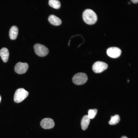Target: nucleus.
I'll list each match as a JSON object with an SVG mask.
<instances>
[{
    "mask_svg": "<svg viewBox=\"0 0 138 138\" xmlns=\"http://www.w3.org/2000/svg\"><path fill=\"white\" fill-rule=\"evenodd\" d=\"M28 67V64L27 63L19 62L15 65L14 70L17 74H22L25 73L27 71Z\"/></svg>",
    "mask_w": 138,
    "mask_h": 138,
    "instance_id": "0eeeda50",
    "label": "nucleus"
},
{
    "mask_svg": "<svg viewBox=\"0 0 138 138\" xmlns=\"http://www.w3.org/2000/svg\"><path fill=\"white\" fill-rule=\"evenodd\" d=\"M33 48L35 53L40 57H44L49 53L48 49L44 45L38 43L34 44Z\"/></svg>",
    "mask_w": 138,
    "mask_h": 138,
    "instance_id": "20e7f679",
    "label": "nucleus"
},
{
    "mask_svg": "<svg viewBox=\"0 0 138 138\" xmlns=\"http://www.w3.org/2000/svg\"><path fill=\"white\" fill-rule=\"evenodd\" d=\"M120 118L118 114H116L114 116H112L109 123L111 125H114L118 123L120 121Z\"/></svg>",
    "mask_w": 138,
    "mask_h": 138,
    "instance_id": "4468645a",
    "label": "nucleus"
},
{
    "mask_svg": "<svg viewBox=\"0 0 138 138\" xmlns=\"http://www.w3.org/2000/svg\"><path fill=\"white\" fill-rule=\"evenodd\" d=\"M18 32V29L16 26H12L10 28L9 36L10 38L12 40H15L17 37Z\"/></svg>",
    "mask_w": 138,
    "mask_h": 138,
    "instance_id": "9b49d317",
    "label": "nucleus"
},
{
    "mask_svg": "<svg viewBox=\"0 0 138 138\" xmlns=\"http://www.w3.org/2000/svg\"><path fill=\"white\" fill-rule=\"evenodd\" d=\"M49 4L50 6L56 9H59L61 6L60 2L57 0H50Z\"/></svg>",
    "mask_w": 138,
    "mask_h": 138,
    "instance_id": "ddd939ff",
    "label": "nucleus"
},
{
    "mask_svg": "<svg viewBox=\"0 0 138 138\" xmlns=\"http://www.w3.org/2000/svg\"><path fill=\"white\" fill-rule=\"evenodd\" d=\"M9 54L8 50L7 48L4 47L1 49L0 56L4 62H6L7 61Z\"/></svg>",
    "mask_w": 138,
    "mask_h": 138,
    "instance_id": "9d476101",
    "label": "nucleus"
},
{
    "mask_svg": "<svg viewBox=\"0 0 138 138\" xmlns=\"http://www.w3.org/2000/svg\"><path fill=\"white\" fill-rule=\"evenodd\" d=\"M97 112L96 109H90L88 112V117L90 119H93L95 116Z\"/></svg>",
    "mask_w": 138,
    "mask_h": 138,
    "instance_id": "2eb2a0df",
    "label": "nucleus"
},
{
    "mask_svg": "<svg viewBox=\"0 0 138 138\" xmlns=\"http://www.w3.org/2000/svg\"><path fill=\"white\" fill-rule=\"evenodd\" d=\"M72 81L75 84L80 85L85 83L88 79L87 75L83 73L80 72L75 74L72 78Z\"/></svg>",
    "mask_w": 138,
    "mask_h": 138,
    "instance_id": "7ed1b4c3",
    "label": "nucleus"
},
{
    "mask_svg": "<svg viewBox=\"0 0 138 138\" xmlns=\"http://www.w3.org/2000/svg\"><path fill=\"white\" fill-rule=\"evenodd\" d=\"M83 19L87 24L91 25L96 23L97 19V15L92 10L87 9L83 12L82 15Z\"/></svg>",
    "mask_w": 138,
    "mask_h": 138,
    "instance_id": "f257e3e1",
    "label": "nucleus"
},
{
    "mask_svg": "<svg viewBox=\"0 0 138 138\" xmlns=\"http://www.w3.org/2000/svg\"><path fill=\"white\" fill-rule=\"evenodd\" d=\"M48 20L50 24L54 26L60 25L62 23L61 20L59 18L53 15L49 16Z\"/></svg>",
    "mask_w": 138,
    "mask_h": 138,
    "instance_id": "1a4fd4ad",
    "label": "nucleus"
},
{
    "mask_svg": "<svg viewBox=\"0 0 138 138\" xmlns=\"http://www.w3.org/2000/svg\"><path fill=\"white\" fill-rule=\"evenodd\" d=\"M29 93L23 88H19L16 91L14 96V101L17 103L20 102L28 96Z\"/></svg>",
    "mask_w": 138,
    "mask_h": 138,
    "instance_id": "f03ea898",
    "label": "nucleus"
},
{
    "mask_svg": "<svg viewBox=\"0 0 138 138\" xmlns=\"http://www.w3.org/2000/svg\"><path fill=\"white\" fill-rule=\"evenodd\" d=\"M121 53V50L117 47H111L108 48L107 50V55L113 58H116L119 57Z\"/></svg>",
    "mask_w": 138,
    "mask_h": 138,
    "instance_id": "423d86ee",
    "label": "nucleus"
},
{
    "mask_svg": "<svg viewBox=\"0 0 138 138\" xmlns=\"http://www.w3.org/2000/svg\"><path fill=\"white\" fill-rule=\"evenodd\" d=\"M41 126L43 128L48 129L52 128L54 125L53 120L51 119L46 118L43 119L40 122Z\"/></svg>",
    "mask_w": 138,
    "mask_h": 138,
    "instance_id": "6e6552de",
    "label": "nucleus"
},
{
    "mask_svg": "<svg viewBox=\"0 0 138 138\" xmlns=\"http://www.w3.org/2000/svg\"><path fill=\"white\" fill-rule=\"evenodd\" d=\"M133 3L135 4L137 3H138V1L137 0H131Z\"/></svg>",
    "mask_w": 138,
    "mask_h": 138,
    "instance_id": "dca6fc26",
    "label": "nucleus"
},
{
    "mask_svg": "<svg viewBox=\"0 0 138 138\" xmlns=\"http://www.w3.org/2000/svg\"><path fill=\"white\" fill-rule=\"evenodd\" d=\"M108 67V65L106 63L100 61H97L92 66L93 71L96 73H101Z\"/></svg>",
    "mask_w": 138,
    "mask_h": 138,
    "instance_id": "39448f33",
    "label": "nucleus"
},
{
    "mask_svg": "<svg viewBox=\"0 0 138 138\" xmlns=\"http://www.w3.org/2000/svg\"><path fill=\"white\" fill-rule=\"evenodd\" d=\"M121 138H128L125 136H123Z\"/></svg>",
    "mask_w": 138,
    "mask_h": 138,
    "instance_id": "f3484780",
    "label": "nucleus"
},
{
    "mask_svg": "<svg viewBox=\"0 0 138 138\" xmlns=\"http://www.w3.org/2000/svg\"><path fill=\"white\" fill-rule=\"evenodd\" d=\"M1 95H0V102H1Z\"/></svg>",
    "mask_w": 138,
    "mask_h": 138,
    "instance_id": "a211bd4d",
    "label": "nucleus"
},
{
    "mask_svg": "<svg viewBox=\"0 0 138 138\" xmlns=\"http://www.w3.org/2000/svg\"><path fill=\"white\" fill-rule=\"evenodd\" d=\"M90 122V119L87 115L84 116L83 118L81 121V124L82 129L86 130L88 128Z\"/></svg>",
    "mask_w": 138,
    "mask_h": 138,
    "instance_id": "f8f14e48",
    "label": "nucleus"
}]
</instances>
